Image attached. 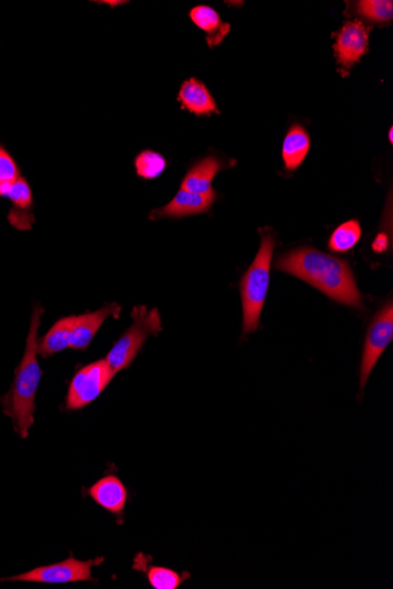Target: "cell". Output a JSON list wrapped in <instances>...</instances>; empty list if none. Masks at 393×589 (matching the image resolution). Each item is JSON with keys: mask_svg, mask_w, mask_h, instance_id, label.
<instances>
[{"mask_svg": "<svg viewBox=\"0 0 393 589\" xmlns=\"http://www.w3.org/2000/svg\"><path fill=\"white\" fill-rule=\"evenodd\" d=\"M136 570L143 568L146 573L148 584L155 589H177L180 584L186 579L190 578L188 573L179 574L178 572L171 570V568L159 567V566H146L140 555L136 558Z\"/></svg>", "mask_w": 393, "mask_h": 589, "instance_id": "cell-18", "label": "cell"}, {"mask_svg": "<svg viewBox=\"0 0 393 589\" xmlns=\"http://www.w3.org/2000/svg\"><path fill=\"white\" fill-rule=\"evenodd\" d=\"M190 18L196 26L206 32L207 45L210 47L218 46L231 29L230 24L224 23L220 19L218 12L210 6L194 7L190 12Z\"/></svg>", "mask_w": 393, "mask_h": 589, "instance_id": "cell-15", "label": "cell"}, {"mask_svg": "<svg viewBox=\"0 0 393 589\" xmlns=\"http://www.w3.org/2000/svg\"><path fill=\"white\" fill-rule=\"evenodd\" d=\"M276 240L270 234H263L262 244L254 263L240 280V294L243 303V332L250 334L259 327L260 314L266 304L272 256Z\"/></svg>", "mask_w": 393, "mask_h": 589, "instance_id": "cell-3", "label": "cell"}, {"mask_svg": "<svg viewBox=\"0 0 393 589\" xmlns=\"http://www.w3.org/2000/svg\"><path fill=\"white\" fill-rule=\"evenodd\" d=\"M19 178L20 171L17 163L6 148L0 145V196H5Z\"/></svg>", "mask_w": 393, "mask_h": 589, "instance_id": "cell-22", "label": "cell"}, {"mask_svg": "<svg viewBox=\"0 0 393 589\" xmlns=\"http://www.w3.org/2000/svg\"><path fill=\"white\" fill-rule=\"evenodd\" d=\"M216 198V191L208 195H198L180 188L178 194L175 195V198L167 205L151 212L150 219H180L186 218V216L207 214L214 205Z\"/></svg>", "mask_w": 393, "mask_h": 589, "instance_id": "cell-9", "label": "cell"}, {"mask_svg": "<svg viewBox=\"0 0 393 589\" xmlns=\"http://www.w3.org/2000/svg\"><path fill=\"white\" fill-rule=\"evenodd\" d=\"M220 170H223V164L215 155H208L199 160L188 170L186 178L183 179L182 190L198 195L212 194L215 191L212 188V182Z\"/></svg>", "mask_w": 393, "mask_h": 589, "instance_id": "cell-14", "label": "cell"}, {"mask_svg": "<svg viewBox=\"0 0 393 589\" xmlns=\"http://www.w3.org/2000/svg\"><path fill=\"white\" fill-rule=\"evenodd\" d=\"M310 150V137L302 126L290 128L283 143V159L287 170L294 171L304 162Z\"/></svg>", "mask_w": 393, "mask_h": 589, "instance_id": "cell-17", "label": "cell"}, {"mask_svg": "<svg viewBox=\"0 0 393 589\" xmlns=\"http://www.w3.org/2000/svg\"><path fill=\"white\" fill-rule=\"evenodd\" d=\"M276 268L304 280L337 303L364 310L362 294L345 260L315 248H298L280 256Z\"/></svg>", "mask_w": 393, "mask_h": 589, "instance_id": "cell-1", "label": "cell"}, {"mask_svg": "<svg viewBox=\"0 0 393 589\" xmlns=\"http://www.w3.org/2000/svg\"><path fill=\"white\" fill-rule=\"evenodd\" d=\"M393 339V306L388 303L372 319L365 338L360 364V391L364 390L371 372Z\"/></svg>", "mask_w": 393, "mask_h": 589, "instance_id": "cell-7", "label": "cell"}, {"mask_svg": "<svg viewBox=\"0 0 393 589\" xmlns=\"http://www.w3.org/2000/svg\"><path fill=\"white\" fill-rule=\"evenodd\" d=\"M43 314L44 308L37 304L31 316L25 352L15 368L14 383L9 392L0 398L4 414L9 416L15 433L22 439L29 436L35 424V394L43 375L38 363V331Z\"/></svg>", "mask_w": 393, "mask_h": 589, "instance_id": "cell-2", "label": "cell"}, {"mask_svg": "<svg viewBox=\"0 0 393 589\" xmlns=\"http://www.w3.org/2000/svg\"><path fill=\"white\" fill-rule=\"evenodd\" d=\"M131 316L134 324L120 336L106 358L115 374L126 370L135 362L148 336L157 335L163 331L157 308L148 310L146 306H135Z\"/></svg>", "mask_w": 393, "mask_h": 589, "instance_id": "cell-4", "label": "cell"}, {"mask_svg": "<svg viewBox=\"0 0 393 589\" xmlns=\"http://www.w3.org/2000/svg\"><path fill=\"white\" fill-rule=\"evenodd\" d=\"M75 322L76 315L66 316L55 322L50 331L39 340L38 354L49 358L69 348Z\"/></svg>", "mask_w": 393, "mask_h": 589, "instance_id": "cell-16", "label": "cell"}, {"mask_svg": "<svg viewBox=\"0 0 393 589\" xmlns=\"http://www.w3.org/2000/svg\"><path fill=\"white\" fill-rule=\"evenodd\" d=\"M388 245V235L380 234L377 235L374 244H372V248L377 254H383L384 251H387Z\"/></svg>", "mask_w": 393, "mask_h": 589, "instance_id": "cell-23", "label": "cell"}, {"mask_svg": "<svg viewBox=\"0 0 393 589\" xmlns=\"http://www.w3.org/2000/svg\"><path fill=\"white\" fill-rule=\"evenodd\" d=\"M135 166L138 177L151 180L158 178L166 171V160L158 152L146 150L137 155Z\"/></svg>", "mask_w": 393, "mask_h": 589, "instance_id": "cell-20", "label": "cell"}, {"mask_svg": "<svg viewBox=\"0 0 393 589\" xmlns=\"http://www.w3.org/2000/svg\"><path fill=\"white\" fill-rule=\"evenodd\" d=\"M178 100L191 114L196 115H210L219 114L216 100L212 97L210 91L202 82L195 78L187 79L180 87Z\"/></svg>", "mask_w": 393, "mask_h": 589, "instance_id": "cell-12", "label": "cell"}, {"mask_svg": "<svg viewBox=\"0 0 393 589\" xmlns=\"http://www.w3.org/2000/svg\"><path fill=\"white\" fill-rule=\"evenodd\" d=\"M368 30L363 23L348 22L340 30L335 45L337 60L345 70L354 66L367 54Z\"/></svg>", "mask_w": 393, "mask_h": 589, "instance_id": "cell-8", "label": "cell"}, {"mask_svg": "<svg viewBox=\"0 0 393 589\" xmlns=\"http://www.w3.org/2000/svg\"><path fill=\"white\" fill-rule=\"evenodd\" d=\"M91 498L106 511L122 514L126 508L127 491L117 476L107 475L90 488Z\"/></svg>", "mask_w": 393, "mask_h": 589, "instance_id": "cell-13", "label": "cell"}, {"mask_svg": "<svg viewBox=\"0 0 393 589\" xmlns=\"http://www.w3.org/2000/svg\"><path fill=\"white\" fill-rule=\"evenodd\" d=\"M5 196L12 203L9 215H7L11 225L19 231H31L35 216L32 214L34 195H32L30 184L26 182V179L20 177Z\"/></svg>", "mask_w": 393, "mask_h": 589, "instance_id": "cell-11", "label": "cell"}, {"mask_svg": "<svg viewBox=\"0 0 393 589\" xmlns=\"http://www.w3.org/2000/svg\"><path fill=\"white\" fill-rule=\"evenodd\" d=\"M104 558L80 561L71 558L62 561V563L49 564L34 568L23 574L9 576V578H0V583L4 581H24V583L38 584H70L80 583V581H96L92 578V567L98 566L104 563Z\"/></svg>", "mask_w": 393, "mask_h": 589, "instance_id": "cell-6", "label": "cell"}, {"mask_svg": "<svg viewBox=\"0 0 393 589\" xmlns=\"http://www.w3.org/2000/svg\"><path fill=\"white\" fill-rule=\"evenodd\" d=\"M362 235V228L357 220L344 223L332 234L328 247L335 252H348L357 245Z\"/></svg>", "mask_w": 393, "mask_h": 589, "instance_id": "cell-19", "label": "cell"}, {"mask_svg": "<svg viewBox=\"0 0 393 589\" xmlns=\"http://www.w3.org/2000/svg\"><path fill=\"white\" fill-rule=\"evenodd\" d=\"M357 12L371 22L387 23L393 17V4L391 0H363L357 4Z\"/></svg>", "mask_w": 393, "mask_h": 589, "instance_id": "cell-21", "label": "cell"}, {"mask_svg": "<svg viewBox=\"0 0 393 589\" xmlns=\"http://www.w3.org/2000/svg\"><path fill=\"white\" fill-rule=\"evenodd\" d=\"M116 375L106 359L80 368L72 378L66 395L67 410L77 411L95 402Z\"/></svg>", "mask_w": 393, "mask_h": 589, "instance_id": "cell-5", "label": "cell"}, {"mask_svg": "<svg viewBox=\"0 0 393 589\" xmlns=\"http://www.w3.org/2000/svg\"><path fill=\"white\" fill-rule=\"evenodd\" d=\"M120 308L118 304H108L91 314L76 315L74 330H72L71 346L74 350L83 351L89 347L96 334L108 316L118 318Z\"/></svg>", "mask_w": 393, "mask_h": 589, "instance_id": "cell-10", "label": "cell"}, {"mask_svg": "<svg viewBox=\"0 0 393 589\" xmlns=\"http://www.w3.org/2000/svg\"><path fill=\"white\" fill-rule=\"evenodd\" d=\"M392 132H393V130H392V128H391V130H390V134H388V138H390V142H391V143H392Z\"/></svg>", "mask_w": 393, "mask_h": 589, "instance_id": "cell-24", "label": "cell"}]
</instances>
